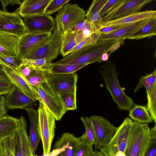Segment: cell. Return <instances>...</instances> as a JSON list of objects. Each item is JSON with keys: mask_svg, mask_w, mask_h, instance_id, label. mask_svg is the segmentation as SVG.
<instances>
[{"mask_svg": "<svg viewBox=\"0 0 156 156\" xmlns=\"http://www.w3.org/2000/svg\"><path fill=\"white\" fill-rule=\"evenodd\" d=\"M122 40H109L98 41L93 44L83 47L63 57L56 63L67 64L88 65L101 62L103 55L107 53L116 43Z\"/></svg>", "mask_w": 156, "mask_h": 156, "instance_id": "cell-1", "label": "cell"}, {"mask_svg": "<svg viewBox=\"0 0 156 156\" xmlns=\"http://www.w3.org/2000/svg\"><path fill=\"white\" fill-rule=\"evenodd\" d=\"M99 71L103 79L107 90L119 110L129 111L136 105L121 87L118 78L119 73L114 62L108 60L105 62L99 68Z\"/></svg>", "mask_w": 156, "mask_h": 156, "instance_id": "cell-2", "label": "cell"}, {"mask_svg": "<svg viewBox=\"0 0 156 156\" xmlns=\"http://www.w3.org/2000/svg\"><path fill=\"white\" fill-rule=\"evenodd\" d=\"M148 124L133 122L125 151L126 156H143L150 141Z\"/></svg>", "mask_w": 156, "mask_h": 156, "instance_id": "cell-3", "label": "cell"}, {"mask_svg": "<svg viewBox=\"0 0 156 156\" xmlns=\"http://www.w3.org/2000/svg\"><path fill=\"white\" fill-rule=\"evenodd\" d=\"M33 87L40 98L41 103L53 115L56 120H60L68 111L61 94L47 80Z\"/></svg>", "mask_w": 156, "mask_h": 156, "instance_id": "cell-4", "label": "cell"}, {"mask_svg": "<svg viewBox=\"0 0 156 156\" xmlns=\"http://www.w3.org/2000/svg\"><path fill=\"white\" fill-rule=\"evenodd\" d=\"M133 121L128 117L126 118L118 127L115 135L106 144L99 150L104 156H115L124 154L129 133Z\"/></svg>", "mask_w": 156, "mask_h": 156, "instance_id": "cell-5", "label": "cell"}, {"mask_svg": "<svg viewBox=\"0 0 156 156\" xmlns=\"http://www.w3.org/2000/svg\"><path fill=\"white\" fill-rule=\"evenodd\" d=\"M39 128L44 155H48L55 135L56 119L44 105L39 102L38 108Z\"/></svg>", "mask_w": 156, "mask_h": 156, "instance_id": "cell-6", "label": "cell"}, {"mask_svg": "<svg viewBox=\"0 0 156 156\" xmlns=\"http://www.w3.org/2000/svg\"><path fill=\"white\" fill-rule=\"evenodd\" d=\"M85 16V11L77 4H67L56 15L55 28L62 35L65 31L72 29Z\"/></svg>", "mask_w": 156, "mask_h": 156, "instance_id": "cell-7", "label": "cell"}, {"mask_svg": "<svg viewBox=\"0 0 156 156\" xmlns=\"http://www.w3.org/2000/svg\"><path fill=\"white\" fill-rule=\"evenodd\" d=\"M51 32H28L20 37L17 48V56L25 59L42 46L50 38Z\"/></svg>", "mask_w": 156, "mask_h": 156, "instance_id": "cell-8", "label": "cell"}, {"mask_svg": "<svg viewBox=\"0 0 156 156\" xmlns=\"http://www.w3.org/2000/svg\"><path fill=\"white\" fill-rule=\"evenodd\" d=\"M90 119L96 136L94 147L95 150H98L110 141L115 133L118 127L103 116L94 115Z\"/></svg>", "mask_w": 156, "mask_h": 156, "instance_id": "cell-9", "label": "cell"}, {"mask_svg": "<svg viewBox=\"0 0 156 156\" xmlns=\"http://www.w3.org/2000/svg\"><path fill=\"white\" fill-rule=\"evenodd\" d=\"M151 0H121L111 11L102 17L101 23L121 18L140 12Z\"/></svg>", "mask_w": 156, "mask_h": 156, "instance_id": "cell-10", "label": "cell"}, {"mask_svg": "<svg viewBox=\"0 0 156 156\" xmlns=\"http://www.w3.org/2000/svg\"><path fill=\"white\" fill-rule=\"evenodd\" d=\"M2 69L6 76L12 83L28 96L41 102L40 98L19 68H15L0 62Z\"/></svg>", "mask_w": 156, "mask_h": 156, "instance_id": "cell-11", "label": "cell"}, {"mask_svg": "<svg viewBox=\"0 0 156 156\" xmlns=\"http://www.w3.org/2000/svg\"><path fill=\"white\" fill-rule=\"evenodd\" d=\"M62 36L55 28L49 40L38 49L25 59L47 58L52 61L56 59L60 54Z\"/></svg>", "mask_w": 156, "mask_h": 156, "instance_id": "cell-12", "label": "cell"}, {"mask_svg": "<svg viewBox=\"0 0 156 156\" xmlns=\"http://www.w3.org/2000/svg\"><path fill=\"white\" fill-rule=\"evenodd\" d=\"M0 31L13 34L20 37L28 32L21 17L14 12L0 11Z\"/></svg>", "mask_w": 156, "mask_h": 156, "instance_id": "cell-13", "label": "cell"}, {"mask_svg": "<svg viewBox=\"0 0 156 156\" xmlns=\"http://www.w3.org/2000/svg\"><path fill=\"white\" fill-rule=\"evenodd\" d=\"M156 69L149 74L141 76L139 83L134 90L136 93L144 86L147 93L148 102L147 109L155 123H156Z\"/></svg>", "mask_w": 156, "mask_h": 156, "instance_id": "cell-14", "label": "cell"}, {"mask_svg": "<svg viewBox=\"0 0 156 156\" xmlns=\"http://www.w3.org/2000/svg\"><path fill=\"white\" fill-rule=\"evenodd\" d=\"M78 78L76 72L69 74H51L47 78L48 83L60 94L77 91Z\"/></svg>", "mask_w": 156, "mask_h": 156, "instance_id": "cell-15", "label": "cell"}, {"mask_svg": "<svg viewBox=\"0 0 156 156\" xmlns=\"http://www.w3.org/2000/svg\"><path fill=\"white\" fill-rule=\"evenodd\" d=\"M80 143V141L73 135L65 133L56 141L48 156H74Z\"/></svg>", "mask_w": 156, "mask_h": 156, "instance_id": "cell-16", "label": "cell"}, {"mask_svg": "<svg viewBox=\"0 0 156 156\" xmlns=\"http://www.w3.org/2000/svg\"><path fill=\"white\" fill-rule=\"evenodd\" d=\"M7 110L24 109L36 104V100L27 96L13 84L5 97Z\"/></svg>", "mask_w": 156, "mask_h": 156, "instance_id": "cell-17", "label": "cell"}, {"mask_svg": "<svg viewBox=\"0 0 156 156\" xmlns=\"http://www.w3.org/2000/svg\"><path fill=\"white\" fill-rule=\"evenodd\" d=\"M28 32H51L55 28V19L50 15H42L23 18Z\"/></svg>", "mask_w": 156, "mask_h": 156, "instance_id": "cell-18", "label": "cell"}, {"mask_svg": "<svg viewBox=\"0 0 156 156\" xmlns=\"http://www.w3.org/2000/svg\"><path fill=\"white\" fill-rule=\"evenodd\" d=\"M142 20L130 24L120 27L109 33L100 35L98 41L109 40H123L133 35L150 20Z\"/></svg>", "mask_w": 156, "mask_h": 156, "instance_id": "cell-19", "label": "cell"}, {"mask_svg": "<svg viewBox=\"0 0 156 156\" xmlns=\"http://www.w3.org/2000/svg\"><path fill=\"white\" fill-rule=\"evenodd\" d=\"M51 0H24L15 11L24 18L43 14L44 10Z\"/></svg>", "mask_w": 156, "mask_h": 156, "instance_id": "cell-20", "label": "cell"}, {"mask_svg": "<svg viewBox=\"0 0 156 156\" xmlns=\"http://www.w3.org/2000/svg\"><path fill=\"white\" fill-rule=\"evenodd\" d=\"M24 109L27 113L30 120V131L28 138L32 151L34 156H37V151L41 140L39 131L38 111L32 106L26 108Z\"/></svg>", "mask_w": 156, "mask_h": 156, "instance_id": "cell-21", "label": "cell"}, {"mask_svg": "<svg viewBox=\"0 0 156 156\" xmlns=\"http://www.w3.org/2000/svg\"><path fill=\"white\" fill-rule=\"evenodd\" d=\"M156 18V11L147 10L136 13L115 20L102 23L101 27H121L146 19Z\"/></svg>", "mask_w": 156, "mask_h": 156, "instance_id": "cell-22", "label": "cell"}, {"mask_svg": "<svg viewBox=\"0 0 156 156\" xmlns=\"http://www.w3.org/2000/svg\"><path fill=\"white\" fill-rule=\"evenodd\" d=\"M20 37L11 33L0 31V54L17 56V48Z\"/></svg>", "mask_w": 156, "mask_h": 156, "instance_id": "cell-23", "label": "cell"}, {"mask_svg": "<svg viewBox=\"0 0 156 156\" xmlns=\"http://www.w3.org/2000/svg\"><path fill=\"white\" fill-rule=\"evenodd\" d=\"M18 119L6 114L0 118V142L16 135Z\"/></svg>", "mask_w": 156, "mask_h": 156, "instance_id": "cell-24", "label": "cell"}, {"mask_svg": "<svg viewBox=\"0 0 156 156\" xmlns=\"http://www.w3.org/2000/svg\"><path fill=\"white\" fill-rule=\"evenodd\" d=\"M27 121L25 117L21 115L18 119L17 133L19 135L20 138L22 156H34L27 133Z\"/></svg>", "mask_w": 156, "mask_h": 156, "instance_id": "cell-25", "label": "cell"}, {"mask_svg": "<svg viewBox=\"0 0 156 156\" xmlns=\"http://www.w3.org/2000/svg\"><path fill=\"white\" fill-rule=\"evenodd\" d=\"M129 111V116L135 123L148 124L153 122L150 114L144 106L136 105Z\"/></svg>", "mask_w": 156, "mask_h": 156, "instance_id": "cell-26", "label": "cell"}, {"mask_svg": "<svg viewBox=\"0 0 156 156\" xmlns=\"http://www.w3.org/2000/svg\"><path fill=\"white\" fill-rule=\"evenodd\" d=\"M80 119L85 127L84 133L78 138L81 142L93 146L95 140V134L90 118L83 116L81 117Z\"/></svg>", "mask_w": 156, "mask_h": 156, "instance_id": "cell-27", "label": "cell"}, {"mask_svg": "<svg viewBox=\"0 0 156 156\" xmlns=\"http://www.w3.org/2000/svg\"><path fill=\"white\" fill-rule=\"evenodd\" d=\"M156 34V18L151 19L128 39L139 40L152 37Z\"/></svg>", "mask_w": 156, "mask_h": 156, "instance_id": "cell-28", "label": "cell"}, {"mask_svg": "<svg viewBox=\"0 0 156 156\" xmlns=\"http://www.w3.org/2000/svg\"><path fill=\"white\" fill-rule=\"evenodd\" d=\"M80 32L73 31L71 29L65 31L62 35L60 54L63 57L67 55L76 45L75 37Z\"/></svg>", "mask_w": 156, "mask_h": 156, "instance_id": "cell-29", "label": "cell"}, {"mask_svg": "<svg viewBox=\"0 0 156 156\" xmlns=\"http://www.w3.org/2000/svg\"><path fill=\"white\" fill-rule=\"evenodd\" d=\"M87 64H67L53 63L51 70V74H66L75 73L76 71L84 66Z\"/></svg>", "mask_w": 156, "mask_h": 156, "instance_id": "cell-30", "label": "cell"}, {"mask_svg": "<svg viewBox=\"0 0 156 156\" xmlns=\"http://www.w3.org/2000/svg\"><path fill=\"white\" fill-rule=\"evenodd\" d=\"M52 61L49 58L24 59L21 60V63L32 66L44 70H50L53 66Z\"/></svg>", "mask_w": 156, "mask_h": 156, "instance_id": "cell-31", "label": "cell"}, {"mask_svg": "<svg viewBox=\"0 0 156 156\" xmlns=\"http://www.w3.org/2000/svg\"><path fill=\"white\" fill-rule=\"evenodd\" d=\"M19 68L21 72L26 78L51 72L50 70L40 69L31 66L21 63Z\"/></svg>", "mask_w": 156, "mask_h": 156, "instance_id": "cell-32", "label": "cell"}, {"mask_svg": "<svg viewBox=\"0 0 156 156\" xmlns=\"http://www.w3.org/2000/svg\"><path fill=\"white\" fill-rule=\"evenodd\" d=\"M61 95L63 103L68 111L77 109L76 92L64 93Z\"/></svg>", "mask_w": 156, "mask_h": 156, "instance_id": "cell-33", "label": "cell"}, {"mask_svg": "<svg viewBox=\"0 0 156 156\" xmlns=\"http://www.w3.org/2000/svg\"><path fill=\"white\" fill-rule=\"evenodd\" d=\"M70 0H51L46 7L44 15H50L58 12Z\"/></svg>", "mask_w": 156, "mask_h": 156, "instance_id": "cell-34", "label": "cell"}, {"mask_svg": "<svg viewBox=\"0 0 156 156\" xmlns=\"http://www.w3.org/2000/svg\"><path fill=\"white\" fill-rule=\"evenodd\" d=\"M100 35L95 32L93 33L89 37L84 39L79 44H76L68 52V55L76 51L83 47L94 44L98 41Z\"/></svg>", "mask_w": 156, "mask_h": 156, "instance_id": "cell-35", "label": "cell"}, {"mask_svg": "<svg viewBox=\"0 0 156 156\" xmlns=\"http://www.w3.org/2000/svg\"><path fill=\"white\" fill-rule=\"evenodd\" d=\"M15 135L2 141L5 156H15L14 146Z\"/></svg>", "mask_w": 156, "mask_h": 156, "instance_id": "cell-36", "label": "cell"}, {"mask_svg": "<svg viewBox=\"0 0 156 156\" xmlns=\"http://www.w3.org/2000/svg\"><path fill=\"white\" fill-rule=\"evenodd\" d=\"M94 151L93 146H89L80 141L74 156H92Z\"/></svg>", "mask_w": 156, "mask_h": 156, "instance_id": "cell-37", "label": "cell"}, {"mask_svg": "<svg viewBox=\"0 0 156 156\" xmlns=\"http://www.w3.org/2000/svg\"><path fill=\"white\" fill-rule=\"evenodd\" d=\"M0 62L12 67L18 68L21 60L17 56H11L0 54Z\"/></svg>", "mask_w": 156, "mask_h": 156, "instance_id": "cell-38", "label": "cell"}, {"mask_svg": "<svg viewBox=\"0 0 156 156\" xmlns=\"http://www.w3.org/2000/svg\"><path fill=\"white\" fill-rule=\"evenodd\" d=\"M12 86V83L5 76L0 75V95L7 94Z\"/></svg>", "mask_w": 156, "mask_h": 156, "instance_id": "cell-39", "label": "cell"}, {"mask_svg": "<svg viewBox=\"0 0 156 156\" xmlns=\"http://www.w3.org/2000/svg\"><path fill=\"white\" fill-rule=\"evenodd\" d=\"M51 74V72L34 76L28 77L27 78L31 84L34 87L46 81L47 78Z\"/></svg>", "mask_w": 156, "mask_h": 156, "instance_id": "cell-40", "label": "cell"}, {"mask_svg": "<svg viewBox=\"0 0 156 156\" xmlns=\"http://www.w3.org/2000/svg\"><path fill=\"white\" fill-rule=\"evenodd\" d=\"M121 0H108L100 12V15L102 18L106 15L120 2Z\"/></svg>", "mask_w": 156, "mask_h": 156, "instance_id": "cell-41", "label": "cell"}, {"mask_svg": "<svg viewBox=\"0 0 156 156\" xmlns=\"http://www.w3.org/2000/svg\"><path fill=\"white\" fill-rule=\"evenodd\" d=\"M95 31L94 30L90 28H85L80 31L75 37L74 41L76 44L89 37Z\"/></svg>", "mask_w": 156, "mask_h": 156, "instance_id": "cell-42", "label": "cell"}, {"mask_svg": "<svg viewBox=\"0 0 156 156\" xmlns=\"http://www.w3.org/2000/svg\"><path fill=\"white\" fill-rule=\"evenodd\" d=\"M85 28L93 29L95 31V28L93 24L85 19L79 22L72 30L73 31L79 32Z\"/></svg>", "mask_w": 156, "mask_h": 156, "instance_id": "cell-43", "label": "cell"}, {"mask_svg": "<svg viewBox=\"0 0 156 156\" xmlns=\"http://www.w3.org/2000/svg\"><path fill=\"white\" fill-rule=\"evenodd\" d=\"M108 0H94L88 9L100 12L101 10Z\"/></svg>", "mask_w": 156, "mask_h": 156, "instance_id": "cell-44", "label": "cell"}, {"mask_svg": "<svg viewBox=\"0 0 156 156\" xmlns=\"http://www.w3.org/2000/svg\"><path fill=\"white\" fill-rule=\"evenodd\" d=\"M14 151L15 156H22L20 138L17 133L15 136Z\"/></svg>", "mask_w": 156, "mask_h": 156, "instance_id": "cell-45", "label": "cell"}, {"mask_svg": "<svg viewBox=\"0 0 156 156\" xmlns=\"http://www.w3.org/2000/svg\"><path fill=\"white\" fill-rule=\"evenodd\" d=\"M143 156H156V141H150Z\"/></svg>", "mask_w": 156, "mask_h": 156, "instance_id": "cell-46", "label": "cell"}, {"mask_svg": "<svg viewBox=\"0 0 156 156\" xmlns=\"http://www.w3.org/2000/svg\"><path fill=\"white\" fill-rule=\"evenodd\" d=\"M23 1L21 0H0V1L2 4V11H6V7L9 5H20Z\"/></svg>", "mask_w": 156, "mask_h": 156, "instance_id": "cell-47", "label": "cell"}, {"mask_svg": "<svg viewBox=\"0 0 156 156\" xmlns=\"http://www.w3.org/2000/svg\"><path fill=\"white\" fill-rule=\"evenodd\" d=\"M120 27L118 26L101 27L95 32L99 35L104 34L113 31Z\"/></svg>", "mask_w": 156, "mask_h": 156, "instance_id": "cell-48", "label": "cell"}, {"mask_svg": "<svg viewBox=\"0 0 156 156\" xmlns=\"http://www.w3.org/2000/svg\"><path fill=\"white\" fill-rule=\"evenodd\" d=\"M7 111L5 97L0 95V118L5 116Z\"/></svg>", "mask_w": 156, "mask_h": 156, "instance_id": "cell-49", "label": "cell"}, {"mask_svg": "<svg viewBox=\"0 0 156 156\" xmlns=\"http://www.w3.org/2000/svg\"><path fill=\"white\" fill-rule=\"evenodd\" d=\"M156 125L155 124L154 126L151 129H150L149 134L150 141H156Z\"/></svg>", "mask_w": 156, "mask_h": 156, "instance_id": "cell-50", "label": "cell"}, {"mask_svg": "<svg viewBox=\"0 0 156 156\" xmlns=\"http://www.w3.org/2000/svg\"><path fill=\"white\" fill-rule=\"evenodd\" d=\"M123 41V40H122L116 43L112 47L109 51H110V54H111L112 52L116 50L120 47V44Z\"/></svg>", "mask_w": 156, "mask_h": 156, "instance_id": "cell-51", "label": "cell"}, {"mask_svg": "<svg viewBox=\"0 0 156 156\" xmlns=\"http://www.w3.org/2000/svg\"><path fill=\"white\" fill-rule=\"evenodd\" d=\"M0 156H5L2 141L0 142Z\"/></svg>", "mask_w": 156, "mask_h": 156, "instance_id": "cell-52", "label": "cell"}, {"mask_svg": "<svg viewBox=\"0 0 156 156\" xmlns=\"http://www.w3.org/2000/svg\"><path fill=\"white\" fill-rule=\"evenodd\" d=\"M108 56L107 53L104 54L102 57V61H106L108 60Z\"/></svg>", "mask_w": 156, "mask_h": 156, "instance_id": "cell-53", "label": "cell"}, {"mask_svg": "<svg viewBox=\"0 0 156 156\" xmlns=\"http://www.w3.org/2000/svg\"><path fill=\"white\" fill-rule=\"evenodd\" d=\"M92 156H104L102 154H101V153L100 152V151H98V150H95L94 151V153L93 155Z\"/></svg>", "mask_w": 156, "mask_h": 156, "instance_id": "cell-54", "label": "cell"}, {"mask_svg": "<svg viewBox=\"0 0 156 156\" xmlns=\"http://www.w3.org/2000/svg\"><path fill=\"white\" fill-rule=\"evenodd\" d=\"M0 75L5 76V74L2 69V67L0 64Z\"/></svg>", "mask_w": 156, "mask_h": 156, "instance_id": "cell-55", "label": "cell"}, {"mask_svg": "<svg viewBox=\"0 0 156 156\" xmlns=\"http://www.w3.org/2000/svg\"><path fill=\"white\" fill-rule=\"evenodd\" d=\"M1 10V8H0V11Z\"/></svg>", "mask_w": 156, "mask_h": 156, "instance_id": "cell-56", "label": "cell"}]
</instances>
